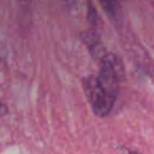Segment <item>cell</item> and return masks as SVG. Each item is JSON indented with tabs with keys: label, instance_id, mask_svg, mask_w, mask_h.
I'll return each instance as SVG.
<instances>
[{
	"label": "cell",
	"instance_id": "2",
	"mask_svg": "<svg viewBox=\"0 0 154 154\" xmlns=\"http://www.w3.org/2000/svg\"><path fill=\"white\" fill-rule=\"evenodd\" d=\"M124 0H99L100 4L111 18H116L121 12Z\"/></svg>",
	"mask_w": 154,
	"mask_h": 154
},
{
	"label": "cell",
	"instance_id": "1",
	"mask_svg": "<svg viewBox=\"0 0 154 154\" xmlns=\"http://www.w3.org/2000/svg\"><path fill=\"white\" fill-rule=\"evenodd\" d=\"M97 64L99 73L84 77L82 87L92 112L104 118L111 113L116 105L125 69L122 59L114 53H108Z\"/></svg>",
	"mask_w": 154,
	"mask_h": 154
},
{
	"label": "cell",
	"instance_id": "3",
	"mask_svg": "<svg viewBox=\"0 0 154 154\" xmlns=\"http://www.w3.org/2000/svg\"><path fill=\"white\" fill-rule=\"evenodd\" d=\"M8 113V107H6L5 105H3V103H0V117L6 115V114Z\"/></svg>",
	"mask_w": 154,
	"mask_h": 154
},
{
	"label": "cell",
	"instance_id": "4",
	"mask_svg": "<svg viewBox=\"0 0 154 154\" xmlns=\"http://www.w3.org/2000/svg\"><path fill=\"white\" fill-rule=\"evenodd\" d=\"M128 154H138V153H136V152H132V151H129V150H128Z\"/></svg>",
	"mask_w": 154,
	"mask_h": 154
}]
</instances>
